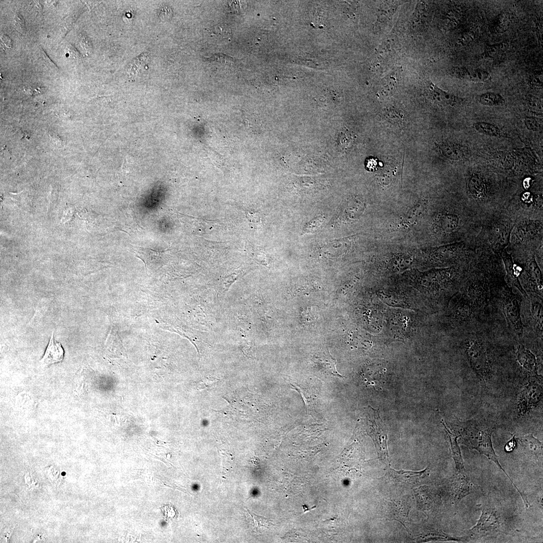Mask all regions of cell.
Here are the masks:
<instances>
[{
  "instance_id": "cell-1",
  "label": "cell",
  "mask_w": 543,
  "mask_h": 543,
  "mask_svg": "<svg viewBox=\"0 0 543 543\" xmlns=\"http://www.w3.org/2000/svg\"><path fill=\"white\" fill-rule=\"evenodd\" d=\"M493 428L487 424L476 421L469 422L462 433L461 442L470 448L476 450L495 462L509 478L522 497L523 493L518 489L502 467L494 451L492 441Z\"/></svg>"
},
{
  "instance_id": "cell-2",
  "label": "cell",
  "mask_w": 543,
  "mask_h": 543,
  "mask_svg": "<svg viewBox=\"0 0 543 543\" xmlns=\"http://www.w3.org/2000/svg\"><path fill=\"white\" fill-rule=\"evenodd\" d=\"M502 305L504 316L509 327L517 335H522L524 327L519 299L513 294L507 293L504 296Z\"/></svg>"
},
{
  "instance_id": "cell-3",
  "label": "cell",
  "mask_w": 543,
  "mask_h": 543,
  "mask_svg": "<svg viewBox=\"0 0 543 543\" xmlns=\"http://www.w3.org/2000/svg\"><path fill=\"white\" fill-rule=\"evenodd\" d=\"M501 522L497 509L485 507L477 524L470 532L472 536H485L497 532L500 529Z\"/></svg>"
},
{
  "instance_id": "cell-4",
  "label": "cell",
  "mask_w": 543,
  "mask_h": 543,
  "mask_svg": "<svg viewBox=\"0 0 543 543\" xmlns=\"http://www.w3.org/2000/svg\"><path fill=\"white\" fill-rule=\"evenodd\" d=\"M466 353L477 375L482 377L484 376L488 371V360L482 345L476 340H469L466 346Z\"/></svg>"
},
{
  "instance_id": "cell-5",
  "label": "cell",
  "mask_w": 543,
  "mask_h": 543,
  "mask_svg": "<svg viewBox=\"0 0 543 543\" xmlns=\"http://www.w3.org/2000/svg\"><path fill=\"white\" fill-rule=\"evenodd\" d=\"M540 225L533 221H524L514 227L511 240L513 243H523L533 239L538 233Z\"/></svg>"
},
{
  "instance_id": "cell-6",
  "label": "cell",
  "mask_w": 543,
  "mask_h": 543,
  "mask_svg": "<svg viewBox=\"0 0 543 543\" xmlns=\"http://www.w3.org/2000/svg\"><path fill=\"white\" fill-rule=\"evenodd\" d=\"M452 74L457 78L475 83L488 82L492 79L488 72L480 69L457 67L452 70Z\"/></svg>"
},
{
  "instance_id": "cell-7",
  "label": "cell",
  "mask_w": 543,
  "mask_h": 543,
  "mask_svg": "<svg viewBox=\"0 0 543 543\" xmlns=\"http://www.w3.org/2000/svg\"><path fill=\"white\" fill-rule=\"evenodd\" d=\"M64 354L65 352L61 343L54 340L53 332L47 349L40 362L44 366H49L62 362L64 359Z\"/></svg>"
},
{
  "instance_id": "cell-8",
  "label": "cell",
  "mask_w": 543,
  "mask_h": 543,
  "mask_svg": "<svg viewBox=\"0 0 543 543\" xmlns=\"http://www.w3.org/2000/svg\"><path fill=\"white\" fill-rule=\"evenodd\" d=\"M426 85L430 98L438 104L454 106L458 104L460 101L458 97L439 89L431 82H427Z\"/></svg>"
},
{
  "instance_id": "cell-9",
  "label": "cell",
  "mask_w": 543,
  "mask_h": 543,
  "mask_svg": "<svg viewBox=\"0 0 543 543\" xmlns=\"http://www.w3.org/2000/svg\"><path fill=\"white\" fill-rule=\"evenodd\" d=\"M469 194L474 199H482L487 194V186L484 179L480 175L473 174L467 183Z\"/></svg>"
},
{
  "instance_id": "cell-10",
  "label": "cell",
  "mask_w": 543,
  "mask_h": 543,
  "mask_svg": "<svg viewBox=\"0 0 543 543\" xmlns=\"http://www.w3.org/2000/svg\"><path fill=\"white\" fill-rule=\"evenodd\" d=\"M392 476L396 480L403 483L415 484L420 482L427 475L428 469L419 472H413L405 470L397 471L393 469L390 470Z\"/></svg>"
},
{
  "instance_id": "cell-11",
  "label": "cell",
  "mask_w": 543,
  "mask_h": 543,
  "mask_svg": "<svg viewBox=\"0 0 543 543\" xmlns=\"http://www.w3.org/2000/svg\"><path fill=\"white\" fill-rule=\"evenodd\" d=\"M456 500L459 501L471 492V485L465 473H457L453 483Z\"/></svg>"
},
{
  "instance_id": "cell-12",
  "label": "cell",
  "mask_w": 543,
  "mask_h": 543,
  "mask_svg": "<svg viewBox=\"0 0 543 543\" xmlns=\"http://www.w3.org/2000/svg\"><path fill=\"white\" fill-rule=\"evenodd\" d=\"M443 424L446 428V432L449 439L453 458L456 465L457 473H465L464 464L461 450L458 443H457V439H458L459 437L451 433L444 422H443Z\"/></svg>"
},
{
  "instance_id": "cell-13",
  "label": "cell",
  "mask_w": 543,
  "mask_h": 543,
  "mask_svg": "<svg viewBox=\"0 0 543 543\" xmlns=\"http://www.w3.org/2000/svg\"><path fill=\"white\" fill-rule=\"evenodd\" d=\"M374 433L373 436L375 441L376 448L378 451L380 459L383 460L385 463L388 461V451L386 444V435L383 432L380 424H377L376 420L373 422Z\"/></svg>"
},
{
  "instance_id": "cell-14",
  "label": "cell",
  "mask_w": 543,
  "mask_h": 543,
  "mask_svg": "<svg viewBox=\"0 0 543 543\" xmlns=\"http://www.w3.org/2000/svg\"><path fill=\"white\" fill-rule=\"evenodd\" d=\"M440 151L446 158L453 161L464 160L467 153L461 145L453 142H444L440 146Z\"/></svg>"
},
{
  "instance_id": "cell-15",
  "label": "cell",
  "mask_w": 543,
  "mask_h": 543,
  "mask_svg": "<svg viewBox=\"0 0 543 543\" xmlns=\"http://www.w3.org/2000/svg\"><path fill=\"white\" fill-rule=\"evenodd\" d=\"M245 516L247 523L249 529L256 533H259V531L262 528H269L272 525L269 519L256 515L251 512L247 507H245Z\"/></svg>"
},
{
  "instance_id": "cell-16",
  "label": "cell",
  "mask_w": 543,
  "mask_h": 543,
  "mask_svg": "<svg viewBox=\"0 0 543 543\" xmlns=\"http://www.w3.org/2000/svg\"><path fill=\"white\" fill-rule=\"evenodd\" d=\"M506 270L507 273V278L511 284L519 290L521 293L525 297H528V295L522 287L519 279V274L516 273L515 265H514L510 257L508 255H504L503 257Z\"/></svg>"
},
{
  "instance_id": "cell-17",
  "label": "cell",
  "mask_w": 543,
  "mask_h": 543,
  "mask_svg": "<svg viewBox=\"0 0 543 543\" xmlns=\"http://www.w3.org/2000/svg\"><path fill=\"white\" fill-rule=\"evenodd\" d=\"M518 440L520 445L526 451L535 456H542V444L534 438L532 435H527L521 437Z\"/></svg>"
},
{
  "instance_id": "cell-18",
  "label": "cell",
  "mask_w": 543,
  "mask_h": 543,
  "mask_svg": "<svg viewBox=\"0 0 543 543\" xmlns=\"http://www.w3.org/2000/svg\"><path fill=\"white\" fill-rule=\"evenodd\" d=\"M438 227L440 230L445 233H449L455 231L459 223L458 216L454 214H443L438 219Z\"/></svg>"
},
{
  "instance_id": "cell-19",
  "label": "cell",
  "mask_w": 543,
  "mask_h": 543,
  "mask_svg": "<svg viewBox=\"0 0 543 543\" xmlns=\"http://www.w3.org/2000/svg\"><path fill=\"white\" fill-rule=\"evenodd\" d=\"M314 360H317V362L326 372L333 376L342 378H344L337 373L335 368V361L329 353L324 352L322 354L318 355Z\"/></svg>"
},
{
  "instance_id": "cell-20",
  "label": "cell",
  "mask_w": 543,
  "mask_h": 543,
  "mask_svg": "<svg viewBox=\"0 0 543 543\" xmlns=\"http://www.w3.org/2000/svg\"><path fill=\"white\" fill-rule=\"evenodd\" d=\"M527 270L529 280L532 282L535 288L537 289L540 292L542 293V274L535 259H533L530 262Z\"/></svg>"
},
{
  "instance_id": "cell-21",
  "label": "cell",
  "mask_w": 543,
  "mask_h": 543,
  "mask_svg": "<svg viewBox=\"0 0 543 543\" xmlns=\"http://www.w3.org/2000/svg\"><path fill=\"white\" fill-rule=\"evenodd\" d=\"M517 359L520 364L526 369L534 371L536 370L537 363L535 356L522 346L518 348Z\"/></svg>"
},
{
  "instance_id": "cell-22",
  "label": "cell",
  "mask_w": 543,
  "mask_h": 543,
  "mask_svg": "<svg viewBox=\"0 0 543 543\" xmlns=\"http://www.w3.org/2000/svg\"><path fill=\"white\" fill-rule=\"evenodd\" d=\"M509 45L507 42H502L488 45L481 56L484 59H494L506 51Z\"/></svg>"
},
{
  "instance_id": "cell-23",
  "label": "cell",
  "mask_w": 543,
  "mask_h": 543,
  "mask_svg": "<svg viewBox=\"0 0 543 543\" xmlns=\"http://www.w3.org/2000/svg\"><path fill=\"white\" fill-rule=\"evenodd\" d=\"M479 103L487 106H501L505 103L504 98L500 94L495 92H486L479 97Z\"/></svg>"
},
{
  "instance_id": "cell-24",
  "label": "cell",
  "mask_w": 543,
  "mask_h": 543,
  "mask_svg": "<svg viewBox=\"0 0 543 543\" xmlns=\"http://www.w3.org/2000/svg\"><path fill=\"white\" fill-rule=\"evenodd\" d=\"M473 126L474 129L481 134L493 137L501 135V129L495 125L486 122H478L475 123Z\"/></svg>"
},
{
  "instance_id": "cell-25",
  "label": "cell",
  "mask_w": 543,
  "mask_h": 543,
  "mask_svg": "<svg viewBox=\"0 0 543 543\" xmlns=\"http://www.w3.org/2000/svg\"><path fill=\"white\" fill-rule=\"evenodd\" d=\"M425 204L424 202L418 203L416 206L411 209L406 215L402 221L403 226H410L415 224L419 219L425 209Z\"/></svg>"
},
{
  "instance_id": "cell-26",
  "label": "cell",
  "mask_w": 543,
  "mask_h": 543,
  "mask_svg": "<svg viewBox=\"0 0 543 543\" xmlns=\"http://www.w3.org/2000/svg\"><path fill=\"white\" fill-rule=\"evenodd\" d=\"M149 58L148 54H142L137 58L134 59L127 69L126 72L130 77H136L140 70L144 69L148 63Z\"/></svg>"
},
{
  "instance_id": "cell-27",
  "label": "cell",
  "mask_w": 543,
  "mask_h": 543,
  "mask_svg": "<svg viewBox=\"0 0 543 543\" xmlns=\"http://www.w3.org/2000/svg\"><path fill=\"white\" fill-rule=\"evenodd\" d=\"M356 140L353 133L348 130L342 131L337 138V146L342 151H348L354 146Z\"/></svg>"
},
{
  "instance_id": "cell-28",
  "label": "cell",
  "mask_w": 543,
  "mask_h": 543,
  "mask_svg": "<svg viewBox=\"0 0 543 543\" xmlns=\"http://www.w3.org/2000/svg\"><path fill=\"white\" fill-rule=\"evenodd\" d=\"M410 508L406 503L403 502L393 503L390 505L388 511L390 512L389 515L391 518L395 519L398 512H399L401 518V523H404V521L408 519V514Z\"/></svg>"
},
{
  "instance_id": "cell-29",
  "label": "cell",
  "mask_w": 543,
  "mask_h": 543,
  "mask_svg": "<svg viewBox=\"0 0 543 543\" xmlns=\"http://www.w3.org/2000/svg\"><path fill=\"white\" fill-rule=\"evenodd\" d=\"M533 317L536 323L537 328L543 331V308L542 305L538 302H535L532 305Z\"/></svg>"
},
{
  "instance_id": "cell-30",
  "label": "cell",
  "mask_w": 543,
  "mask_h": 543,
  "mask_svg": "<svg viewBox=\"0 0 543 543\" xmlns=\"http://www.w3.org/2000/svg\"><path fill=\"white\" fill-rule=\"evenodd\" d=\"M339 100L338 94L334 91H327L320 97V101L326 107H333L337 105Z\"/></svg>"
},
{
  "instance_id": "cell-31",
  "label": "cell",
  "mask_w": 543,
  "mask_h": 543,
  "mask_svg": "<svg viewBox=\"0 0 543 543\" xmlns=\"http://www.w3.org/2000/svg\"><path fill=\"white\" fill-rule=\"evenodd\" d=\"M384 118L387 123L393 125H399L402 124L403 120L402 114L395 110L386 112Z\"/></svg>"
},
{
  "instance_id": "cell-32",
  "label": "cell",
  "mask_w": 543,
  "mask_h": 543,
  "mask_svg": "<svg viewBox=\"0 0 543 543\" xmlns=\"http://www.w3.org/2000/svg\"><path fill=\"white\" fill-rule=\"evenodd\" d=\"M529 86L533 89H539L543 87V75L541 72L534 73L528 80Z\"/></svg>"
},
{
  "instance_id": "cell-33",
  "label": "cell",
  "mask_w": 543,
  "mask_h": 543,
  "mask_svg": "<svg viewBox=\"0 0 543 543\" xmlns=\"http://www.w3.org/2000/svg\"><path fill=\"white\" fill-rule=\"evenodd\" d=\"M497 23V30L500 33L506 31L509 25V18L506 14L501 15Z\"/></svg>"
},
{
  "instance_id": "cell-34",
  "label": "cell",
  "mask_w": 543,
  "mask_h": 543,
  "mask_svg": "<svg viewBox=\"0 0 543 543\" xmlns=\"http://www.w3.org/2000/svg\"><path fill=\"white\" fill-rule=\"evenodd\" d=\"M525 123L527 128L530 130L538 131L541 126L538 121L534 118H526L525 120Z\"/></svg>"
},
{
  "instance_id": "cell-35",
  "label": "cell",
  "mask_w": 543,
  "mask_h": 543,
  "mask_svg": "<svg viewBox=\"0 0 543 543\" xmlns=\"http://www.w3.org/2000/svg\"><path fill=\"white\" fill-rule=\"evenodd\" d=\"M15 26L16 30L18 33L23 34L25 30V21L23 18L19 14H17L15 17Z\"/></svg>"
},
{
  "instance_id": "cell-36",
  "label": "cell",
  "mask_w": 543,
  "mask_h": 543,
  "mask_svg": "<svg viewBox=\"0 0 543 543\" xmlns=\"http://www.w3.org/2000/svg\"><path fill=\"white\" fill-rule=\"evenodd\" d=\"M385 83L383 84L384 88L389 92L392 91L396 86V79L391 76L386 79Z\"/></svg>"
},
{
  "instance_id": "cell-37",
  "label": "cell",
  "mask_w": 543,
  "mask_h": 543,
  "mask_svg": "<svg viewBox=\"0 0 543 543\" xmlns=\"http://www.w3.org/2000/svg\"><path fill=\"white\" fill-rule=\"evenodd\" d=\"M459 39V42L460 44L465 45L473 41L474 35L473 33L468 32L464 34Z\"/></svg>"
},
{
  "instance_id": "cell-38",
  "label": "cell",
  "mask_w": 543,
  "mask_h": 543,
  "mask_svg": "<svg viewBox=\"0 0 543 543\" xmlns=\"http://www.w3.org/2000/svg\"><path fill=\"white\" fill-rule=\"evenodd\" d=\"M517 441L515 439V436H513L512 438L509 440L505 445L504 447V450L506 452H511L516 447Z\"/></svg>"
},
{
  "instance_id": "cell-39",
  "label": "cell",
  "mask_w": 543,
  "mask_h": 543,
  "mask_svg": "<svg viewBox=\"0 0 543 543\" xmlns=\"http://www.w3.org/2000/svg\"><path fill=\"white\" fill-rule=\"evenodd\" d=\"M25 479L26 484L28 486V488L30 489H33L36 488L38 487L36 482L34 481V479L33 478L31 475H30V474H28L26 475Z\"/></svg>"
},
{
  "instance_id": "cell-40",
  "label": "cell",
  "mask_w": 543,
  "mask_h": 543,
  "mask_svg": "<svg viewBox=\"0 0 543 543\" xmlns=\"http://www.w3.org/2000/svg\"><path fill=\"white\" fill-rule=\"evenodd\" d=\"M528 103L529 106H531L532 108H541V105L539 103L538 99L535 98L534 97H529L528 98Z\"/></svg>"
},
{
  "instance_id": "cell-41",
  "label": "cell",
  "mask_w": 543,
  "mask_h": 543,
  "mask_svg": "<svg viewBox=\"0 0 543 543\" xmlns=\"http://www.w3.org/2000/svg\"><path fill=\"white\" fill-rule=\"evenodd\" d=\"M3 44L7 48H11L13 42L11 39L7 35H4L1 38Z\"/></svg>"
},
{
  "instance_id": "cell-42",
  "label": "cell",
  "mask_w": 543,
  "mask_h": 543,
  "mask_svg": "<svg viewBox=\"0 0 543 543\" xmlns=\"http://www.w3.org/2000/svg\"><path fill=\"white\" fill-rule=\"evenodd\" d=\"M216 381H217L216 379L208 378V379H207L205 380L203 382H202V383L201 384V386L202 387H203L204 389H205L206 388H207L208 387H209L210 386L212 385L213 384V383H215Z\"/></svg>"
},
{
  "instance_id": "cell-43",
  "label": "cell",
  "mask_w": 543,
  "mask_h": 543,
  "mask_svg": "<svg viewBox=\"0 0 543 543\" xmlns=\"http://www.w3.org/2000/svg\"><path fill=\"white\" fill-rule=\"evenodd\" d=\"M68 51H69L68 54L70 55V56L71 57V58L76 59L79 56V53L72 46H70L68 47Z\"/></svg>"
},
{
  "instance_id": "cell-44",
  "label": "cell",
  "mask_w": 543,
  "mask_h": 543,
  "mask_svg": "<svg viewBox=\"0 0 543 543\" xmlns=\"http://www.w3.org/2000/svg\"><path fill=\"white\" fill-rule=\"evenodd\" d=\"M537 31L538 38L539 41L540 42V43H541V46H542V44H543V38H542V36H543V26H542V25H541V24H537Z\"/></svg>"
},
{
  "instance_id": "cell-45",
  "label": "cell",
  "mask_w": 543,
  "mask_h": 543,
  "mask_svg": "<svg viewBox=\"0 0 543 543\" xmlns=\"http://www.w3.org/2000/svg\"><path fill=\"white\" fill-rule=\"evenodd\" d=\"M43 89V87L41 86V85H35V86L33 87L32 88V94L42 93L44 91Z\"/></svg>"
},
{
  "instance_id": "cell-46",
  "label": "cell",
  "mask_w": 543,
  "mask_h": 543,
  "mask_svg": "<svg viewBox=\"0 0 543 543\" xmlns=\"http://www.w3.org/2000/svg\"><path fill=\"white\" fill-rule=\"evenodd\" d=\"M13 528L6 529L4 532V535L3 537L5 539V540L6 542H7L8 540L11 537V535L12 534V533L13 532Z\"/></svg>"
}]
</instances>
